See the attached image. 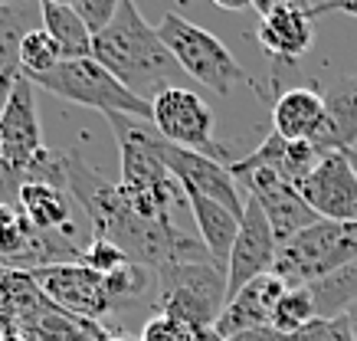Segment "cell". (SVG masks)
Returning a JSON list of instances; mask_svg holds the SVG:
<instances>
[{
	"mask_svg": "<svg viewBox=\"0 0 357 341\" xmlns=\"http://www.w3.org/2000/svg\"><path fill=\"white\" fill-rule=\"evenodd\" d=\"M325 99V128L314 138L321 151H351L357 148V73L314 82Z\"/></svg>",
	"mask_w": 357,
	"mask_h": 341,
	"instance_id": "cell-15",
	"label": "cell"
},
{
	"mask_svg": "<svg viewBox=\"0 0 357 341\" xmlns=\"http://www.w3.org/2000/svg\"><path fill=\"white\" fill-rule=\"evenodd\" d=\"M344 315H347V321H351V335H354V341H357V302L347 308Z\"/></svg>",
	"mask_w": 357,
	"mask_h": 341,
	"instance_id": "cell-34",
	"label": "cell"
},
{
	"mask_svg": "<svg viewBox=\"0 0 357 341\" xmlns=\"http://www.w3.org/2000/svg\"><path fill=\"white\" fill-rule=\"evenodd\" d=\"M347 161H351V167L357 171V148H351V151H347Z\"/></svg>",
	"mask_w": 357,
	"mask_h": 341,
	"instance_id": "cell-37",
	"label": "cell"
},
{
	"mask_svg": "<svg viewBox=\"0 0 357 341\" xmlns=\"http://www.w3.org/2000/svg\"><path fill=\"white\" fill-rule=\"evenodd\" d=\"M50 3H59V7H73L76 0H50Z\"/></svg>",
	"mask_w": 357,
	"mask_h": 341,
	"instance_id": "cell-38",
	"label": "cell"
},
{
	"mask_svg": "<svg viewBox=\"0 0 357 341\" xmlns=\"http://www.w3.org/2000/svg\"><path fill=\"white\" fill-rule=\"evenodd\" d=\"M63 63V50L43 26H33L20 43V69L26 79H40Z\"/></svg>",
	"mask_w": 357,
	"mask_h": 341,
	"instance_id": "cell-24",
	"label": "cell"
},
{
	"mask_svg": "<svg viewBox=\"0 0 357 341\" xmlns=\"http://www.w3.org/2000/svg\"><path fill=\"white\" fill-rule=\"evenodd\" d=\"M158 298L161 315L184 321L187 328H213L227 308V269L213 259L206 263H167L158 269Z\"/></svg>",
	"mask_w": 357,
	"mask_h": 341,
	"instance_id": "cell-5",
	"label": "cell"
},
{
	"mask_svg": "<svg viewBox=\"0 0 357 341\" xmlns=\"http://www.w3.org/2000/svg\"><path fill=\"white\" fill-rule=\"evenodd\" d=\"M109 341H135V338H125V335H112Z\"/></svg>",
	"mask_w": 357,
	"mask_h": 341,
	"instance_id": "cell-39",
	"label": "cell"
},
{
	"mask_svg": "<svg viewBox=\"0 0 357 341\" xmlns=\"http://www.w3.org/2000/svg\"><path fill=\"white\" fill-rule=\"evenodd\" d=\"M0 341H26V338H23L20 331L13 328V331H7V335H3V338H0Z\"/></svg>",
	"mask_w": 357,
	"mask_h": 341,
	"instance_id": "cell-35",
	"label": "cell"
},
{
	"mask_svg": "<svg viewBox=\"0 0 357 341\" xmlns=\"http://www.w3.org/2000/svg\"><path fill=\"white\" fill-rule=\"evenodd\" d=\"M279 240L272 233L266 213L259 210L256 200L246 197V210L239 217V233L233 240V250H229L227 259V302L236 292L259 279V275H269L275 269V259H279Z\"/></svg>",
	"mask_w": 357,
	"mask_h": 341,
	"instance_id": "cell-11",
	"label": "cell"
},
{
	"mask_svg": "<svg viewBox=\"0 0 357 341\" xmlns=\"http://www.w3.org/2000/svg\"><path fill=\"white\" fill-rule=\"evenodd\" d=\"M17 207L40 233L73 230V197L66 188L43 184V181H26V184H20Z\"/></svg>",
	"mask_w": 357,
	"mask_h": 341,
	"instance_id": "cell-19",
	"label": "cell"
},
{
	"mask_svg": "<svg viewBox=\"0 0 357 341\" xmlns=\"http://www.w3.org/2000/svg\"><path fill=\"white\" fill-rule=\"evenodd\" d=\"M289 341H354V335L347 315H335V319H314L302 331L289 335Z\"/></svg>",
	"mask_w": 357,
	"mask_h": 341,
	"instance_id": "cell-27",
	"label": "cell"
},
{
	"mask_svg": "<svg viewBox=\"0 0 357 341\" xmlns=\"http://www.w3.org/2000/svg\"><path fill=\"white\" fill-rule=\"evenodd\" d=\"M285 289H289V282L275 273L252 279L243 292H236V296L227 302V308H223V315L217 319L213 328H217L223 338H233L239 331L272 325V308L285 296Z\"/></svg>",
	"mask_w": 357,
	"mask_h": 341,
	"instance_id": "cell-16",
	"label": "cell"
},
{
	"mask_svg": "<svg viewBox=\"0 0 357 341\" xmlns=\"http://www.w3.org/2000/svg\"><path fill=\"white\" fill-rule=\"evenodd\" d=\"M314 302V315L318 319H335V315H344L347 308L357 302V259L354 263L341 266L337 273L325 275L308 286Z\"/></svg>",
	"mask_w": 357,
	"mask_h": 341,
	"instance_id": "cell-23",
	"label": "cell"
},
{
	"mask_svg": "<svg viewBox=\"0 0 357 341\" xmlns=\"http://www.w3.org/2000/svg\"><path fill=\"white\" fill-rule=\"evenodd\" d=\"M256 40L272 59H302L314 43V20L308 7H295V3H279L272 7L266 17H259V30Z\"/></svg>",
	"mask_w": 357,
	"mask_h": 341,
	"instance_id": "cell-17",
	"label": "cell"
},
{
	"mask_svg": "<svg viewBox=\"0 0 357 341\" xmlns=\"http://www.w3.org/2000/svg\"><path fill=\"white\" fill-rule=\"evenodd\" d=\"M325 128V99L314 86L282 89L272 102V132L285 142H314Z\"/></svg>",
	"mask_w": 357,
	"mask_h": 341,
	"instance_id": "cell-18",
	"label": "cell"
},
{
	"mask_svg": "<svg viewBox=\"0 0 357 341\" xmlns=\"http://www.w3.org/2000/svg\"><path fill=\"white\" fill-rule=\"evenodd\" d=\"M194 341H227V338L217 328H200V331H194Z\"/></svg>",
	"mask_w": 357,
	"mask_h": 341,
	"instance_id": "cell-33",
	"label": "cell"
},
{
	"mask_svg": "<svg viewBox=\"0 0 357 341\" xmlns=\"http://www.w3.org/2000/svg\"><path fill=\"white\" fill-rule=\"evenodd\" d=\"M30 275H33V282L40 286V292L56 308L69 312V315L102 321L112 312L109 292H105V275L92 273L79 259L76 263L43 266V269H33Z\"/></svg>",
	"mask_w": 357,
	"mask_h": 341,
	"instance_id": "cell-9",
	"label": "cell"
},
{
	"mask_svg": "<svg viewBox=\"0 0 357 341\" xmlns=\"http://www.w3.org/2000/svg\"><path fill=\"white\" fill-rule=\"evenodd\" d=\"M109 125L121 154V197L144 220H174V207L181 200L187 204V197L158 154V132L141 128V121L128 115H109Z\"/></svg>",
	"mask_w": 357,
	"mask_h": 341,
	"instance_id": "cell-3",
	"label": "cell"
},
{
	"mask_svg": "<svg viewBox=\"0 0 357 341\" xmlns=\"http://www.w3.org/2000/svg\"><path fill=\"white\" fill-rule=\"evenodd\" d=\"M298 194L321 220L357 223V171L347 161V151H328L298 184Z\"/></svg>",
	"mask_w": 357,
	"mask_h": 341,
	"instance_id": "cell-14",
	"label": "cell"
},
{
	"mask_svg": "<svg viewBox=\"0 0 357 341\" xmlns=\"http://www.w3.org/2000/svg\"><path fill=\"white\" fill-rule=\"evenodd\" d=\"M158 154H161V161L167 165V171L177 177V184H181L184 194L210 197V200H217V204H223L229 213L243 217L246 197L239 194V181L229 174V165L213 161L206 154L187 151V148H177V144L164 142L161 135H158Z\"/></svg>",
	"mask_w": 357,
	"mask_h": 341,
	"instance_id": "cell-10",
	"label": "cell"
},
{
	"mask_svg": "<svg viewBox=\"0 0 357 341\" xmlns=\"http://www.w3.org/2000/svg\"><path fill=\"white\" fill-rule=\"evenodd\" d=\"M312 20H318L321 13H347V17H357V0H318L308 7Z\"/></svg>",
	"mask_w": 357,
	"mask_h": 341,
	"instance_id": "cell-30",
	"label": "cell"
},
{
	"mask_svg": "<svg viewBox=\"0 0 357 341\" xmlns=\"http://www.w3.org/2000/svg\"><path fill=\"white\" fill-rule=\"evenodd\" d=\"M227 341H289V338H285V335H279L272 325H262V328L239 331V335H233V338H227Z\"/></svg>",
	"mask_w": 357,
	"mask_h": 341,
	"instance_id": "cell-31",
	"label": "cell"
},
{
	"mask_svg": "<svg viewBox=\"0 0 357 341\" xmlns=\"http://www.w3.org/2000/svg\"><path fill=\"white\" fill-rule=\"evenodd\" d=\"M92 59L148 102L171 89V79L181 69L171 50L164 46L158 26L141 17L135 0H121L109 26L92 36Z\"/></svg>",
	"mask_w": 357,
	"mask_h": 341,
	"instance_id": "cell-2",
	"label": "cell"
},
{
	"mask_svg": "<svg viewBox=\"0 0 357 341\" xmlns=\"http://www.w3.org/2000/svg\"><path fill=\"white\" fill-rule=\"evenodd\" d=\"M138 341H194V328H187L184 321L171 319V315H154L144 321Z\"/></svg>",
	"mask_w": 357,
	"mask_h": 341,
	"instance_id": "cell-28",
	"label": "cell"
},
{
	"mask_svg": "<svg viewBox=\"0 0 357 341\" xmlns=\"http://www.w3.org/2000/svg\"><path fill=\"white\" fill-rule=\"evenodd\" d=\"M66 190L89 213L92 230L102 240L115 243L131 263L158 273L167 263H206L210 253L200 236H187L174 220H144L121 197L119 181H109L76 151L63 154Z\"/></svg>",
	"mask_w": 357,
	"mask_h": 341,
	"instance_id": "cell-1",
	"label": "cell"
},
{
	"mask_svg": "<svg viewBox=\"0 0 357 341\" xmlns=\"http://www.w3.org/2000/svg\"><path fill=\"white\" fill-rule=\"evenodd\" d=\"M217 7H223V10H249L252 7V0H213Z\"/></svg>",
	"mask_w": 357,
	"mask_h": 341,
	"instance_id": "cell-32",
	"label": "cell"
},
{
	"mask_svg": "<svg viewBox=\"0 0 357 341\" xmlns=\"http://www.w3.org/2000/svg\"><path fill=\"white\" fill-rule=\"evenodd\" d=\"M357 259V223L318 220L279 250L275 269L289 286H312Z\"/></svg>",
	"mask_w": 357,
	"mask_h": 341,
	"instance_id": "cell-7",
	"label": "cell"
},
{
	"mask_svg": "<svg viewBox=\"0 0 357 341\" xmlns=\"http://www.w3.org/2000/svg\"><path fill=\"white\" fill-rule=\"evenodd\" d=\"M17 3H40V0H0V7H17Z\"/></svg>",
	"mask_w": 357,
	"mask_h": 341,
	"instance_id": "cell-36",
	"label": "cell"
},
{
	"mask_svg": "<svg viewBox=\"0 0 357 341\" xmlns=\"http://www.w3.org/2000/svg\"><path fill=\"white\" fill-rule=\"evenodd\" d=\"M119 7H121V0H76V3H73V10L82 17V23L89 26L92 36L102 33V30L109 26L112 17L119 13Z\"/></svg>",
	"mask_w": 357,
	"mask_h": 341,
	"instance_id": "cell-29",
	"label": "cell"
},
{
	"mask_svg": "<svg viewBox=\"0 0 357 341\" xmlns=\"http://www.w3.org/2000/svg\"><path fill=\"white\" fill-rule=\"evenodd\" d=\"M0 151H3V132H0Z\"/></svg>",
	"mask_w": 357,
	"mask_h": 341,
	"instance_id": "cell-40",
	"label": "cell"
},
{
	"mask_svg": "<svg viewBox=\"0 0 357 341\" xmlns=\"http://www.w3.org/2000/svg\"><path fill=\"white\" fill-rule=\"evenodd\" d=\"M79 263L89 266V269H92V273H98V275H112V273H119L125 263H131V259L121 253L115 243L102 240V236H92V240H89V246H82Z\"/></svg>",
	"mask_w": 357,
	"mask_h": 341,
	"instance_id": "cell-26",
	"label": "cell"
},
{
	"mask_svg": "<svg viewBox=\"0 0 357 341\" xmlns=\"http://www.w3.org/2000/svg\"><path fill=\"white\" fill-rule=\"evenodd\" d=\"M184 197H187L190 213H194L197 236L206 246L210 259L227 269L229 250H233V240H236V233H239V217L229 213L223 204H217V200H210V197H200V194H184Z\"/></svg>",
	"mask_w": 357,
	"mask_h": 341,
	"instance_id": "cell-20",
	"label": "cell"
},
{
	"mask_svg": "<svg viewBox=\"0 0 357 341\" xmlns=\"http://www.w3.org/2000/svg\"><path fill=\"white\" fill-rule=\"evenodd\" d=\"M239 188L246 190L249 200L259 204V210L266 213V220H269L279 246H285V243L295 240L302 230H308L312 223L321 220V217L305 204L298 188L289 184V181H282L275 171H249V174L239 177Z\"/></svg>",
	"mask_w": 357,
	"mask_h": 341,
	"instance_id": "cell-13",
	"label": "cell"
},
{
	"mask_svg": "<svg viewBox=\"0 0 357 341\" xmlns=\"http://www.w3.org/2000/svg\"><path fill=\"white\" fill-rule=\"evenodd\" d=\"M158 33H161L164 46L171 50V56L177 59V66L184 69L187 76H194L200 86L213 89L217 96H229L233 86H249L259 92V86L236 63V56L227 50V43L210 30L190 23L187 17L167 10L158 23Z\"/></svg>",
	"mask_w": 357,
	"mask_h": 341,
	"instance_id": "cell-4",
	"label": "cell"
},
{
	"mask_svg": "<svg viewBox=\"0 0 357 341\" xmlns=\"http://www.w3.org/2000/svg\"><path fill=\"white\" fill-rule=\"evenodd\" d=\"M26 3L0 7V109L10 96L13 82L23 76L20 69V43L33 26H26Z\"/></svg>",
	"mask_w": 357,
	"mask_h": 341,
	"instance_id": "cell-22",
	"label": "cell"
},
{
	"mask_svg": "<svg viewBox=\"0 0 357 341\" xmlns=\"http://www.w3.org/2000/svg\"><path fill=\"white\" fill-rule=\"evenodd\" d=\"M33 86L46 89L50 96L82 109H96L105 119L109 115H128L138 121H151V102L135 96L128 86H121L109 69L89 59H63L53 73H46L40 79H30Z\"/></svg>",
	"mask_w": 357,
	"mask_h": 341,
	"instance_id": "cell-6",
	"label": "cell"
},
{
	"mask_svg": "<svg viewBox=\"0 0 357 341\" xmlns=\"http://www.w3.org/2000/svg\"><path fill=\"white\" fill-rule=\"evenodd\" d=\"M40 26L59 43L63 59H89L92 56V33L73 7L40 0Z\"/></svg>",
	"mask_w": 357,
	"mask_h": 341,
	"instance_id": "cell-21",
	"label": "cell"
},
{
	"mask_svg": "<svg viewBox=\"0 0 357 341\" xmlns=\"http://www.w3.org/2000/svg\"><path fill=\"white\" fill-rule=\"evenodd\" d=\"M314 319L318 315H314V302H312L308 286H289L285 296L272 308V328L279 331V335H285V338L295 335V331H302L305 325H312Z\"/></svg>",
	"mask_w": 357,
	"mask_h": 341,
	"instance_id": "cell-25",
	"label": "cell"
},
{
	"mask_svg": "<svg viewBox=\"0 0 357 341\" xmlns=\"http://www.w3.org/2000/svg\"><path fill=\"white\" fill-rule=\"evenodd\" d=\"M0 132H3L0 161L23 181V174L30 171V165L46 151L43 125H40L36 99H33V82L26 76H20L13 82L10 96H7L3 109H0Z\"/></svg>",
	"mask_w": 357,
	"mask_h": 341,
	"instance_id": "cell-12",
	"label": "cell"
},
{
	"mask_svg": "<svg viewBox=\"0 0 357 341\" xmlns=\"http://www.w3.org/2000/svg\"><path fill=\"white\" fill-rule=\"evenodd\" d=\"M151 125L164 142L187 148V151L206 154L213 161L233 165V158L223 144L213 138V109L206 105L194 89L171 86L151 99Z\"/></svg>",
	"mask_w": 357,
	"mask_h": 341,
	"instance_id": "cell-8",
	"label": "cell"
}]
</instances>
